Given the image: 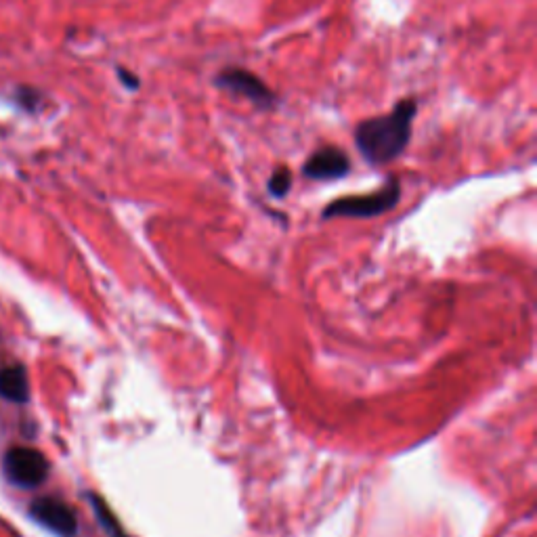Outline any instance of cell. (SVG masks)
<instances>
[{
  "instance_id": "1",
  "label": "cell",
  "mask_w": 537,
  "mask_h": 537,
  "mask_svg": "<svg viewBox=\"0 0 537 537\" xmlns=\"http://www.w3.org/2000/svg\"><path fill=\"white\" fill-rule=\"evenodd\" d=\"M416 112L418 105L414 101H401L389 116L361 122L355 131L361 156L372 164H389L397 160L412 139Z\"/></svg>"
},
{
  "instance_id": "2",
  "label": "cell",
  "mask_w": 537,
  "mask_h": 537,
  "mask_svg": "<svg viewBox=\"0 0 537 537\" xmlns=\"http://www.w3.org/2000/svg\"><path fill=\"white\" fill-rule=\"evenodd\" d=\"M399 198H401V187L393 179L374 193L334 200L332 204L326 206L324 219H336V217L372 219V217H378V214H384V212H389L391 208H395Z\"/></svg>"
},
{
  "instance_id": "3",
  "label": "cell",
  "mask_w": 537,
  "mask_h": 537,
  "mask_svg": "<svg viewBox=\"0 0 537 537\" xmlns=\"http://www.w3.org/2000/svg\"><path fill=\"white\" fill-rule=\"evenodd\" d=\"M49 462L32 447H13L5 454V475L7 479L24 489H34L49 477Z\"/></svg>"
},
{
  "instance_id": "4",
  "label": "cell",
  "mask_w": 537,
  "mask_h": 537,
  "mask_svg": "<svg viewBox=\"0 0 537 537\" xmlns=\"http://www.w3.org/2000/svg\"><path fill=\"white\" fill-rule=\"evenodd\" d=\"M217 87L244 97L259 107H271L275 103V95L271 93V89H267V84L259 76H254L252 72L242 68H229L221 72L217 76Z\"/></svg>"
},
{
  "instance_id": "5",
  "label": "cell",
  "mask_w": 537,
  "mask_h": 537,
  "mask_svg": "<svg viewBox=\"0 0 537 537\" xmlns=\"http://www.w3.org/2000/svg\"><path fill=\"white\" fill-rule=\"evenodd\" d=\"M30 517L45 529L61 535L74 537L78 533V519L74 510L57 498H38L30 506Z\"/></svg>"
},
{
  "instance_id": "6",
  "label": "cell",
  "mask_w": 537,
  "mask_h": 537,
  "mask_svg": "<svg viewBox=\"0 0 537 537\" xmlns=\"http://www.w3.org/2000/svg\"><path fill=\"white\" fill-rule=\"evenodd\" d=\"M351 170L349 156L338 147H321L307 160L305 175L315 181H334L347 177Z\"/></svg>"
},
{
  "instance_id": "7",
  "label": "cell",
  "mask_w": 537,
  "mask_h": 537,
  "mask_svg": "<svg viewBox=\"0 0 537 537\" xmlns=\"http://www.w3.org/2000/svg\"><path fill=\"white\" fill-rule=\"evenodd\" d=\"M0 397L13 403L28 401L30 386H28V376L24 368L11 365V368L0 370Z\"/></svg>"
},
{
  "instance_id": "8",
  "label": "cell",
  "mask_w": 537,
  "mask_h": 537,
  "mask_svg": "<svg viewBox=\"0 0 537 537\" xmlns=\"http://www.w3.org/2000/svg\"><path fill=\"white\" fill-rule=\"evenodd\" d=\"M91 504H93L95 514H97V519H99V523H101V527L105 529V533H107V535H110V537H126V533L122 531V527H120L118 519L114 517L112 510L107 508V504H105L101 498L93 496V498H91Z\"/></svg>"
},
{
  "instance_id": "9",
  "label": "cell",
  "mask_w": 537,
  "mask_h": 537,
  "mask_svg": "<svg viewBox=\"0 0 537 537\" xmlns=\"http://www.w3.org/2000/svg\"><path fill=\"white\" fill-rule=\"evenodd\" d=\"M292 187V173L288 168H277L269 179V191L275 198H284Z\"/></svg>"
},
{
  "instance_id": "10",
  "label": "cell",
  "mask_w": 537,
  "mask_h": 537,
  "mask_svg": "<svg viewBox=\"0 0 537 537\" xmlns=\"http://www.w3.org/2000/svg\"><path fill=\"white\" fill-rule=\"evenodd\" d=\"M118 76H120V80L124 82V87H128V89H137V87H139V80H137V76L128 74L126 70H118Z\"/></svg>"
}]
</instances>
